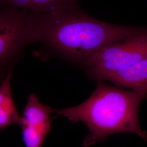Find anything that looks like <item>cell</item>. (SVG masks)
<instances>
[{
	"label": "cell",
	"mask_w": 147,
	"mask_h": 147,
	"mask_svg": "<svg viewBox=\"0 0 147 147\" xmlns=\"http://www.w3.org/2000/svg\"><path fill=\"white\" fill-rule=\"evenodd\" d=\"M76 3L40 13L37 42H44L69 56L84 61L102 47L137 35L147 28L100 21L76 7Z\"/></svg>",
	"instance_id": "cell-1"
},
{
	"label": "cell",
	"mask_w": 147,
	"mask_h": 147,
	"mask_svg": "<svg viewBox=\"0 0 147 147\" xmlns=\"http://www.w3.org/2000/svg\"><path fill=\"white\" fill-rule=\"evenodd\" d=\"M146 99V89H124L101 81L82 104L53 112L73 123L81 121L86 124L89 134L84 141L85 147L117 132L132 133L147 141V133L142 130L138 118L140 104Z\"/></svg>",
	"instance_id": "cell-2"
},
{
	"label": "cell",
	"mask_w": 147,
	"mask_h": 147,
	"mask_svg": "<svg viewBox=\"0 0 147 147\" xmlns=\"http://www.w3.org/2000/svg\"><path fill=\"white\" fill-rule=\"evenodd\" d=\"M147 57V33L112 43L85 62L90 76L101 81L109 75Z\"/></svg>",
	"instance_id": "cell-3"
},
{
	"label": "cell",
	"mask_w": 147,
	"mask_h": 147,
	"mask_svg": "<svg viewBox=\"0 0 147 147\" xmlns=\"http://www.w3.org/2000/svg\"><path fill=\"white\" fill-rule=\"evenodd\" d=\"M39 13L3 7L0 11V63L3 66L22 47L36 42Z\"/></svg>",
	"instance_id": "cell-4"
},
{
	"label": "cell",
	"mask_w": 147,
	"mask_h": 147,
	"mask_svg": "<svg viewBox=\"0 0 147 147\" xmlns=\"http://www.w3.org/2000/svg\"><path fill=\"white\" fill-rule=\"evenodd\" d=\"M104 80L119 87L142 88L147 83V57L111 74Z\"/></svg>",
	"instance_id": "cell-5"
},
{
	"label": "cell",
	"mask_w": 147,
	"mask_h": 147,
	"mask_svg": "<svg viewBox=\"0 0 147 147\" xmlns=\"http://www.w3.org/2000/svg\"><path fill=\"white\" fill-rule=\"evenodd\" d=\"M11 70L0 88V128L1 130L13 123L21 124L22 117L18 115L11 93Z\"/></svg>",
	"instance_id": "cell-6"
},
{
	"label": "cell",
	"mask_w": 147,
	"mask_h": 147,
	"mask_svg": "<svg viewBox=\"0 0 147 147\" xmlns=\"http://www.w3.org/2000/svg\"><path fill=\"white\" fill-rule=\"evenodd\" d=\"M52 112L53 109L40 104L34 94H32L28 98L22 119L30 125L51 129Z\"/></svg>",
	"instance_id": "cell-7"
},
{
	"label": "cell",
	"mask_w": 147,
	"mask_h": 147,
	"mask_svg": "<svg viewBox=\"0 0 147 147\" xmlns=\"http://www.w3.org/2000/svg\"><path fill=\"white\" fill-rule=\"evenodd\" d=\"M3 7L42 13L58 7L76 3L77 0H0Z\"/></svg>",
	"instance_id": "cell-8"
},
{
	"label": "cell",
	"mask_w": 147,
	"mask_h": 147,
	"mask_svg": "<svg viewBox=\"0 0 147 147\" xmlns=\"http://www.w3.org/2000/svg\"><path fill=\"white\" fill-rule=\"evenodd\" d=\"M23 141L26 147H42L50 128L32 126L26 124L22 119Z\"/></svg>",
	"instance_id": "cell-9"
},
{
	"label": "cell",
	"mask_w": 147,
	"mask_h": 147,
	"mask_svg": "<svg viewBox=\"0 0 147 147\" xmlns=\"http://www.w3.org/2000/svg\"><path fill=\"white\" fill-rule=\"evenodd\" d=\"M142 89H146L147 90V83L144 85V86L142 88Z\"/></svg>",
	"instance_id": "cell-10"
}]
</instances>
